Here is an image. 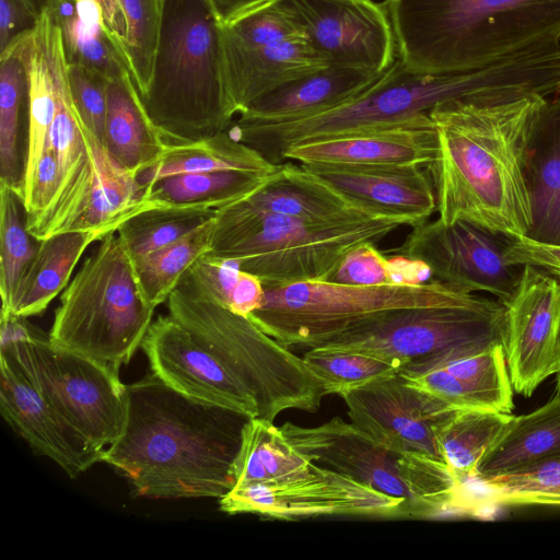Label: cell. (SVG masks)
I'll return each mask as SVG.
<instances>
[{"mask_svg":"<svg viewBox=\"0 0 560 560\" xmlns=\"http://www.w3.org/2000/svg\"><path fill=\"white\" fill-rule=\"evenodd\" d=\"M546 101L451 98L429 112L438 152L425 168L439 221L468 222L508 240L530 235L529 159Z\"/></svg>","mask_w":560,"mask_h":560,"instance_id":"cell-1","label":"cell"},{"mask_svg":"<svg viewBox=\"0 0 560 560\" xmlns=\"http://www.w3.org/2000/svg\"><path fill=\"white\" fill-rule=\"evenodd\" d=\"M126 390L124 432L102 462L127 478L138 495L220 499L234 487L249 417L189 397L153 373Z\"/></svg>","mask_w":560,"mask_h":560,"instance_id":"cell-2","label":"cell"},{"mask_svg":"<svg viewBox=\"0 0 560 560\" xmlns=\"http://www.w3.org/2000/svg\"><path fill=\"white\" fill-rule=\"evenodd\" d=\"M545 66L525 50L485 67L447 73L408 69L398 59L370 89L352 101L310 117L275 124L236 119L228 131L272 163L295 144L397 124L451 98L508 100L536 92Z\"/></svg>","mask_w":560,"mask_h":560,"instance_id":"cell-3","label":"cell"},{"mask_svg":"<svg viewBox=\"0 0 560 560\" xmlns=\"http://www.w3.org/2000/svg\"><path fill=\"white\" fill-rule=\"evenodd\" d=\"M397 59L408 69H478L560 43V0H385Z\"/></svg>","mask_w":560,"mask_h":560,"instance_id":"cell-4","label":"cell"},{"mask_svg":"<svg viewBox=\"0 0 560 560\" xmlns=\"http://www.w3.org/2000/svg\"><path fill=\"white\" fill-rule=\"evenodd\" d=\"M141 100L166 144L226 131L234 121L221 23L207 0H162L152 75Z\"/></svg>","mask_w":560,"mask_h":560,"instance_id":"cell-5","label":"cell"},{"mask_svg":"<svg viewBox=\"0 0 560 560\" xmlns=\"http://www.w3.org/2000/svg\"><path fill=\"white\" fill-rule=\"evenodd\" d=\"M402 225L401 219L362 211L311 220L261 213L235 202L217 211L208 254L233 261L264 287L326 281L351 249L376 244Z\"/></svg>","mask_w":560,"mask_h":560,"instance_id":"cell-6","label":"cell"},{"mask_svg":"<svg viewBox=\"0 0 560 560\" xmlns=\"http://www.w3.org/2000/svg\"><path fill=\"white\" fill-rule=\"evenodd\" d=\"M153 313L117 232H110L62 291L48 338L57 348L119 370L141 347Z\"/></svg>","mask_w":560,"mask_h":560,"instance_id":"cell-7","label":"cell"},{"mask_svg":"<svg viewBox=\"0 0 560 560\" xmlns=\"http://www.w3.org/2000/svg\"><path fill=\"white\" fill-rule=\"evenodd\" d=\"M487 298L439 280L421 284L346 285L302 281L264 287V301L248 317L288 348H317L380 313L421 306H467Z\"/></svg>","mask_w":560,"mask_h":560,"instance_id":"cell-8","label":"cell"},{"mask_svg":"<svg viewBox=\"0 0 560 560\" xmlns=\"http://www.w3.org/2000/svg\"><path fill=\"white\" fill-rule=\"evenodd\" d=\"M166 302L168 314L232 365L260 394L276 418L289 409L319 408L324 392L303 358L249 317L219 304L188 271Z\"/></svg>","mask_w":560,"mask_h":560,"instance_id":"cell-9","label":"cell"},{"mask_svg":"<svg viewBox=\"0 0 560 560\" xmlns=\"http://www.w3.org/2000/svg\"><path fill=\"white\" fill-rule=\"evenodd\" d=\"M27 317L1 314V346L67 424L102 455L122 434L127 390L119 370L55 347Z\"/></svg>","mask_w":560,"mask_h":560,"instance_id":"cell-10","label":"cell"},{"mask_svg":"<svg viewBox=\"0 0 560 560\" xmlns=\"http://www.w3.org/2000/svg\"><path fill=\"white\" fill-rule=\"evenodd\" d=\"M504 306L486 299L467 306L396 308L371 316L322 346L393 362L417 374L503 343Z\"/></svg>","mask_w":560,"mask_h":560,"instance_id":"cell-11","label":"cell"},{"mask_svg":"<svg viewBox=\"0 0 560 560\" xmlns=\"http://www.w3.org/2000/svg\"><path fill=\"white\" fill-rule=\"evenodd\" d=\"M219 509L230 515L249 513L281 521L324 516L412 517L406 501L315 464L308 474L285 481L236 485L219 499Z\"/></svg>","mask_w":560,"mask_h":560,"instance_id":"cell-12","label":"cell"},{"mask_svg":"<svg viewBox=\"0 0 560 560\" xmlns=\"http://www.w3.org/2000/svg\"><path fill=\"white\" fill-rule=\"evenodd\" d=\"M141 348L152 373L176 390L249 418L276 419L260 394L232 365L170 314L152 322Z\"/></svg>","mask_w":560,"mask_h":560,"instance_id":"cell-13","label":"cell"},{"mask_svg":"<svg viewBox=\"0 0 560 560\" xmlns=\"http://www.w3.org/2000/svg\"><path fill=\"white\" fill-rule=\"evenodd\" d=\"M464 221H427L412 226L404 243L386 254L401 255L428 266L432 279L467 292H487L504 304L518 282L521 267L509 265L506 244Z\"/></svg>","mask_w":560,"mask_h":560,"instance_id":"cell-14","label":"cell"},{"mask_svg":"<svg viewBox=\"0 0 560 560\" xmlns=\"http://www.w3.org/2000/svg\"><path fill=\"white\" fill-rule=\"evenodd\" d=\"M503 306V347L512 386L518 395L530 397L558 369L560 280L523 266Z\"/></svg>","mask_w":560,"mask_h":560,"instance_id":"cell-15","label":"cell"},{"mask_svg":"<svg viewBox=\"0 0 560 560\" xmlns=\"http://www.w3.org/2000/svg\"><path fill=\"white\" fill-rule=\"evenodd\" d=\"M310 45L330 66L383 73L397 59L396 39L383 3L372 0H287Z\"/></svg>","mask_w":560,"mask_h":560,"instance_id":"cell-16","label":"cell"},{"mask_svg":"<svg viewBox=\"0 0 560 560\" xmlns=\"http://www.w3.org/2000/svg\"><path fill=\"white\" fill-rule=\"evenodd\" d=\"M54 58L57 107L48 143L58 164V186L48 212L33 234L38 240L71 230L90 198L97 176L96 139L72 100L60 26L55 38Z\"/></svg>","mask_w":560,"mask_h":560,"instance_id":"cell-17","label":"cell"},{"mask_svg":"<svg viewBox=\"0 0 560 560\" xmlns=\"http://www.w3.org/2000/svg\"><path fill=\"white\" fill-rule=\"evenodd\" d=\"M341 397L351 422L382 446L398 454L422 452L444 462L435 428L454 409L410 386L399 374Z\"/></svg>","mask_w":560,"mask_h":560,"instance_id":"cell-18","label":"cell"},{"mask_svg":"<svg viewBox=\"0 0 560 560\" xmlns=\"http://www.w3.org/2000/svg\"><path fill=\"white\" fill-rule=\"evenodd\" d=\"M287 441L310 462L369 483L381 492L401 499L415 518H428L408 490L399 470V456L341 417L316 427L285 422L280 427Z\"/></svg>","mask_w":560,"mask_h":560,"instance_id":"cell-19","label":"cell"},{"mask_svg":"<svg viewBox=\"0 0 560 560\" xmlns=\"http://www.w3.org/2000/svg\"><path fill=\"white\" fill-rule=\"evenodd\" d=\"M352 207L416 226L436 210L431 176L419 165L302 164Z\"/></svg>","mask_w":560,"mask_h":560,"instance_id":"cell-20","label":"cell"},{"mask_svg":"<svg viewBox=\"0 0 560 560\" xmlns=\"http://www.w3.org/2000/svg\"><path fill=\"white\" fill-rule=\"evenodd\" d=\"M0 370L1 415L36 453L71 478L102 462V455L67 424L4 348H0Z\"/></svg>","mask_w":560,"mask_h":560,"instance_id":"cell-21","label":"cell"},{"mask_svg":"<svg viewBox=\"0 0 560 560\" xmlns=\"http://www.w3.org/2000/svg\"><path fill=\"white\" fill-rule=\"evenodd\" d=\"M438 152V132L429 114L375 129L345 133L287 148L281 162L301 164L419 165Z\"/></svg>","mask_w":560,"mask_h":560,"instance_id":"cell-22","label":"cell"},{"mask_svg":"<svg viewBox=\"0 0 560 560\" xmlns=\"http://www.w3.org/2000/svg\"><path fill=\"white\" fill-rule=\"evenodd\" d=\"M384 73L328 66L290 81L260 97L241 113L237 119L275 124L320 114L358 97Z\"/></svg>","mask_w":560,"mask_h":560,"instance_id":"cell-23","label":"cell"},{"mask_svg":"<svg viewBox=\"0 0 560 560\" xmlns=\"http://www.w3.org/2000/svg\"><path fill=\"white\" fill-rule=\"evenodd\" d=\"M222 49L226 85L237 116L281 85L330 66L307 39Z\"/></svg>","mask_w":560,"mask_h":560,"instance_id":"cell-24","label":"cell"},{"mask_svg":"<svg viewBox=\"0 0 560 560\" xmlns=\"http://www.w3.org/2000/svg\"><path fill=\"white\" fill-rule=\"evenodd\" d=\"M560 457V390L540 408L511 420L479 462L472 479L522 471ZM470 479V480H472Z\"/></svg>","mask_w":560,"mask_h":560,"instance_id":"cell-25","label":"cell"},{"mask_svg":"<svg viewBox=\"0 0 560 560\" xmlns=\"http://www.w3.org/2000/svg\"><path fill=\"white\" fill-rule=\"evenodd\" d=\"M105 147L124 170L136 176L153 165L166 147L129 72L107 84Z\"/></svg>","mask_w":560,"mask_h":560,"instance_id":"cell-26","label":"cell"},{"mask_svg":"<svg viewBox=\"0 0 560 560\" xmlns=\"http://www.w3.org/2000/svg\"><path fill=\"white\" fill-rule=\"evenodd\" d=\"M27 36L0 54V184L22 197L30 119Z\"/></svg>","mask_w":560,"mask_h":560,"instance_id":"cell-27","label":"cell"},{"mask_svg":"<svg viewBox=\"0 0 560 560\" xmlns=\"http://www.w3.org/2000/svg\"><path fill=\"white\" fill-rule=\"evenodd\" d=\"M238 202L261 213L311 220L334 219L361 211L293 161L278 163L265 182Z\"/></svg>","mask_w":560,"mask_h":560,"instance_id":"cell-28","label":"cell"},{"mask_svg":"<svg viewBox=\"0 0 560 560\" xmlns=\"http://www.w3.org/2000/svg\"><path fill=\"white\" fill-rule=\"evenodd\" d=\"M98 237L85 232H65L40 240L10 307L1 314L30 317L42 314L69 284L71 273L88 247Z\"/></svg>","mask_w":560,"mask_h":560,"instance_id":"cell-29","label":"cell"},{"mask_svg":"<svg viewBox=\"0 0 560 560\" xmlns=\"http://www.w3.org/2000/svg\"><path fill=\"white\" fill-rule=\"evenodd\" d=\"M277 165L226 130L187 143L166 144L162 156L141 171L137 179L145 187L160 178L185 173L243 171L270 175Z\"/></svg>","mask_w":560,"mask_h":560,"instance_id":"cell-30","label":"cell"},{"mask_svg":"<svg viewBox=\"0 0 560 560\" xmlns=\"http://www.w3.org/2000/svg\"><path fill=\"white\" fill-rule=\"evenodd\" d=\"M529 159L533 229L529 237L560 242V100L546 101Z\"/></svg>","mask_w":560,"mask_h":560,"instance_id":"cell-31","label":"cell"},{"mask_svg":"<svg viewBox=\"0 0 560 560\" xmlns=\"http://www.w3.org/2000/svg\"><path fill=\"white\" fill-rule=\"evenodd\" d=\"M269 175L243 171L185 173L144 187L148 209L189 207L218 211L253 194Z\"/></svg>","mask_w":560,"mask_h":560,"instance_id":"cell-32","label":"cell"},{"mask_svg":"<svg viewBox=\"0 0 560 560\" xmlns=\"http://www.w3.org/2000/svg\"><path fill=\"white\" fill-rule=\"evenodd\" d=\"M56 14L68 63L94 70L108 80L129 72L95 0H63Z\"/></svg>","mask_w":560,"mask_h":560,"instance_id":"cell-33","label":"cell"},{"mask_svg":"<svg viewBox=\"0 0 560 560\" xmlns=\"http://www.w3.org/2000/svg\"><path fill=\"white\" fill-rule=\"evenodd\" d=\"M97 176L90 198L69 232H85L101 240L130 217L147 210L144 187L124 170L98 141L95 142Z\"/></svg>","mask_w":560,"mask_h":560,"instance_id":"cell-34","label":"cell"},{"mask_svg":"<svg viewBox=\"0 0 560 560\" xmlns=\"http://www.w3.org/2000/svg\"><path fill=\"white\" fill-rule=\"evenodd\" d=\"M314 466L273 422L250 418L234 464L235 485L280 482L308 474Z\"/></svg>","mask_w":560,"mask_h":560,"instance_id":"cell-35","label":"cell"},{"mask_svg":"<svg viewBox=\"0 0 560 560\" xmlns=\"http://www.w3.org/2000/svg\"><path fill=\"white\" fill-rule=\"evenodd\" d=\"M512 416L489 410H454L438 423L435 435L440 452L463 482L475 477L482 456Z\"/></svg>","mask_w":560,"mask_h":560,"instance_id":"cell-36","label":"cell"},{"mask_svg":"<svg viewBox=\"0 0 560 560\" xmlns=\"http://www.w3.org/2000/svg\"><path fill=\"white\" fill-rule=\"evenodd\" d=\"M214 217L179 240L131 260L137 284L150 307L155 310L167 301L192 264L210 252Z\"/></svg>","mask_w":560,"mask_h":560,"instance_id":"cell-37","label":"cell"},{"mask_svg":"<svg viewBox=\"0 0 560 560\" xmlns=\"http://www.w3.org/2000/svg\"><path fill=\"white\" fill-rule=\"evenodd\" d=\"M217 211L189 207H158L138 212L116 230L131 260L164 247L215 215Z\"/></svg>","mask_w":560,"mask_h":560,"instance_id":"cell-38","label":"cell"},{"mask_svg":"<svg viewBox=\"0 0 560 560\" xmlns=\"http://www.w3.org/2000/svg\"><path fill=\"white\" fill-rule=\"evenodd\" d=\"M40 240L27 230L23 197L0 184V294L7 311Z\"/></svg>","mask_w":560,"mask_h":560,"instance_id":"cell-39","label":"cell"},{"mask_svg":"<svg viewBox=\"0 0 560 560\" xmlns=\"http://www.w3.org/2000/svg\"><path fill=\"white\" fill-rule=\"evenodd\" d=\"M302 358L324 395L342 396L372 382L395 376L401 370L395 363L378 358L323 348H312Z\"/></svg>","mask_w":560,"mask_h":560,"instance_id":"cell-40","label":"cell"},{"mask_svg":"<svg viewBox=\"0 0 560 560\" xmlns=\"http://www.w3.org/2000/svg\"><path fill=\"white\" fill-rule=\"evenodd\" d=\"M221 39L225 49H254L292 39H307V36L287 0H273L221 24Z\"/></svg>","mask_w":560,"mask_h":560,"instance_id":"cell-41","label":"cell"},{"mask_svg":"<svg viewBox=\"0 0 560 560\" xmlns=\"http://www.w3.org/2000/svg\"><path fill=\"white\" fill-rule=\"evenodd\" d=\"M188 272L219 304L233 313L248 317L264 301L261 281L241 270L233 261L205 254Z\"/></svg>","mask_w":560,"mask_h":560,"instance_id":"cell-42","label":"cell"},{"mask_svg":"<svg viewBox=\"0 0 560 560\" xmlns=\"http://www.w3.org/2000/svg\"><path fill=\"white\" fill-rule=\"evenodd\" d=\"M119 5L126 25L121 55L142 98L152 75L162 0H119Z\"/></svg>","mask_w":560,"mask_h":560,"instance_id":"cell-43","label":"cell"},{"mask_svg":"<svg viewBox=\"0 0 560 560\" xmlns=\"http://www.w3.org/2000/svg\"><path fill=\"white\" fill-rule=\"evenodd\" d=\"M441 369L469 384L489 410L512 412L513 386L503 343H495L476 353L452 360Z\"/></svg>","mask_w":560,"mask_h":560,"instance_id":"cell-44","label":"cell"},{"mask_svg":"<svg viewBox=\"0 0 560 560\" xmlns=\"http://www.w3.org/2000/svg\"><path fill=\"white\" fill-rule=\"evenodd\" d=\"M477 480L497 504L560 505V457L518 472Z\"/></svg>","mask_w":560,"mask_h":560,"instance_id":"cell-45","label":"cell"},{"mask_svg":"<svg viewBox=\"0 0 560 560\" xmlns=\"http://www.w3.org/2000/svg\"><path fill=\"white\" fill-rule=\"evenodd\" d=\"M74 106L93 137L105 147L108 79L80 65L68 63ZM106 148V147H105Z\"/></svg>","mask_w":560,"mask_h":560,"instance_id":"cell-46","label":"cell"},{"mask_svg":"<svg viewBox=\"0 0 560 560\" xmlns=\"http://www.w3.org/2000/svg\"><path fill=\"white\" fill-rule=\"evenodd\" d=\"M399 375L412 387L441 400L454 410H489L478 393L444 369ZM491 411V410H489Z\"/></svg>","mask_w":560,"mask_h":560,"instance_id":"cell-47","label":"cell"},{"mask_svg":"<svg viewBox=\"0 0 560 560\" xmlns=\"http://www.w3.org/2000/svg\"><path fill=\"white\" fill-rule=\"evenodd\" d=\"M326 281L355 287L392 283L389 259L375 244H361L345 255Z\"/></svg>","mask_w":560,"mask_h":560,"instance_id":"cell-48","label":"cell"},{"mask_svg":"<svg viewBox=\"0 0 560 560\" xmlns=\"http://www.w3.org/2000/svg\"><path fill=\"white\" fill-rule=\"evenodd\" d=\"M509 265L539 268L560 280V244L542 242L529 236L509 240L504 249Z\"/></svg>","mask_w":560,"mask_h":560,"instance_id":"cell-49","label":"cell"},{"mask_svg":"<svg viewBox=\"0 0 560 560\" xmlns=\"http://www.w3.org/2000/svg\"><path fill=\"white\" fill-rule=\"evenodd\" d=\"M39 18L26 0H0V54L32 33Z\"/></svg>","mask_w":560,"mask_h":560,"instance_id":"cell-50","label":"cell"},{"mask_svg":"<svg viewBox=\"0 0 560 560\" xmlns=\"http://www.w3.org/2000/svg\"><path fill=\"white\" fill-rule=\"evenodd\" d=\"M221 24L237 18L273 0H207Z\"/></svg>","mask_w":560,"mask_h":560,"instance_id":"cell-51","label":"cell"},{"mask_svg":"<svg viewBox=\"0 0 560 560\" xmlns=\"http://www.w3.org/2000/svg\"><path fill=\"white\" fill-rule=\"evenodd\" d=\"M101 7L105 23L121 54L126 38V25L119 0H95ZM122 56V55H121Z\"/></svg>","mask_w":560,"mask_h":560,"instance_id":"cell-52","label":"cell"},{"mask_svg":"<svg viewBox=\"0 0 560 560\" xmlns=\"http://www.w3.org/2000/svg\"><path fill=\"white\" fill-rule=\"evenodd\" d=\"M40 16L46 11H56L63 0H26Z\"/></svg>","mask_w":560,"mask_h":560,"instance_id":"cell-53","label":"cell"},{"mask_svg":"<svg viewBox=\"0 0 560 560\" xmlns=\"http://www.w3.org/2000/svg\"><path fill=\"white\" fill-rule=\"evenodd\" d=\"M556 390H560V335H559V346H558V369L556 372Z\"/></svg>","mask_w":560,"mask_h":560,"instance_id":"cell-54","label":"cell"},{"mask_svg":"<svg viewBox=\"0 0 560 560\" xmlns=\"http://www.w3.org/2000/svg\"><path fill=\"white\" fill-rule=\"evenodd\" d=\"M558 244H560V242Z\"/></svg>","mask_w":560,"mask_h":560,"instance_id":"cell-55","label":"cell"}]
</instances>
